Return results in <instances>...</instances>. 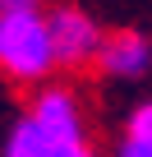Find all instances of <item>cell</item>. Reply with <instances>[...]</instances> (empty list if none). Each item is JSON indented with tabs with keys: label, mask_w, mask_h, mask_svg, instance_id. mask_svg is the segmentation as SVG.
I'll return each instance as SVG.
<instances>
[{
	"label": "cell",
	"mask_w": 152,
	"mask_h": 157,
	"mask_svg": "<svg viewBox=\"0 0 152 157\" xmlns=\"http://www.w3.org/2000/svg\"><path fill=\"white\" fill-rule=\"evenodd\" d=\"M0 74L14 78V83H37V88L55 74L42 10H5L0 14Z\"/></svg>",
	"instance_id": "cell-1"
},
{
	"label": "cell",
	"mask_w": 152,
	"mask_h": 157,
	"mask_svg": "<svg viewBox=\"0 0 152 157\" xmlns=\"http://www.w3.org/2000/svg\"><path fill=\"white\" fill-rule=\"evenodd\" d=\"M28 120L42 129V139L60 152H74V148H83L88 143V129H83V106L79 97H74L65 83H42L32 106H28Z\"/></svg>",
	"instance_id": "cell-2"
},
{
	"label": "cell",
	"mask_w": 152,
	"mask_h": 157,
	"mask_svg": "<svg viewBox=\"0 0 152 157\" xmlns=\"http://www.w3.org/2000/svg\"><path fill=\"white\" fill-rule=\"evenodd\" d=\"M46 37H51L55 69H60V65H65V69H79V65L97 60L106 33H102V23H97L88 10H79V5H55V10L46 14Z\"/></svg>",
	"instance_id": "cell-3"
},
{
	"label": "cell",
	"mask_w": 152,
	"mask_h": 157,
	"mask_svg": "<svg viewBox=\"0 0 152 157\" xmlns=\"http://www.w3.org/2000/svg\"><path fill=\"white\" fill-rule=\"evenodd\" d=\"M97 65H102L111 78H124V83L143 78V74L152 69V42H147V33H138V28L106 33V37H102V51H97Z\"/></svg>",
	"instance_id": "cell-4"
},
{
	"label": "cell",
	"mask_w": 152,
	"mask_h": 157,
	"mask_svg": "<svg viewBox=\"0 0 152 157\" xmlns=\"http://www.w3.org/2000/svg\"><path fill=\"white\" fill-rule=\"evenodd\" d=\"M5 157H55V148L42 139V129L23 116V120H14V129L5 134Z\"/></svg>",
	"instance_id": "cell-5"
},
{
	"label": "cell",
	"mask_w": 152,
	"mask_h": 157,
	"mask_svg": "<svg viewBox=\"0 0 152 157\" xmlns=\"http://www.w3.org/2000/svg\"><path fill=\"white\" fill-rule=\"evenodd\" d=\"M124 143H134V148H152V97L138 102V106L129 111V120H124Z\"/></svg>",
	"instance_id": "cell-6"
},
{
	"label": "cell",
	"mask_w": 152,
	"mask_h": 157,
	"mask_svg": "<svg viewBox=\"0 0 152 157\" xmlns=\"http://www.w3.org/2000/svg\"><path fill=\"white\" fill-rule=\"evenodd\" d=\"M115 157H152V148H134V143H120Z\"/></svg>",
	"instance_id": "cell-7"
},
{
	"label": "cell",
	"mask_w": 152,
	"mask_h": 157,
	"mask_svg": "<svg viewBox=\"0 0 152 157\" xmlns=\"http://www.w3.org/2000/svg\"><path fill=\"white\" fill-rule=\"evenodd\" d=\"M5 10H37V0H0V14Z\"/></svg>",
	"instance_id": "cell-8"
},
{
	"label": "cell",
	"mask_w": 152,
	"mask_h": 157,
	"mask_svg": "<svg viewBox=\"0 0 152 157\" xmlns=\"http://www.w3.org/2000/svg\"><path fill=\"white\" fill-rule=\"evenodd\" d=\"M60 157H102V152H92V148L83 143V148H74V152H60Z\"/></svg>",
	"instance_id": "cell-9"
}]
</instances>
